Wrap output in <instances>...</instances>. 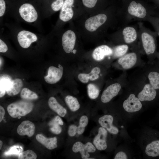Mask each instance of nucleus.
<instances>
[{
	"instance_id": "nucleus-1",
	"label": "nucleus",
	"mask_w": 159,
	"mask_h": 159,
	"mask_svg": "<svg viewBox=\"0 0 159 159\" xmlns=\"http://www.w3.org/2000/svg\"><path fill=\"white\" fill-rule=\"evenodd\" d=\"M120 20L119 10L113 7L89 16H84L74 21L82 39L98 42L107 37V31Z\"/></svg>"
},
{
	"instance_id": "nucleus-2",
	"label": "nucleus",
	"mask_w": 159,
	"mask_h": 159,
	"mask_svg": "<svg viewBox=\"0 0 159 159\" xmlns=\"http://www.w3.org/2000/svg\"><path fill=\"white\" fill-rule=\"evenodd\" d=\"M68 23V28L61 31L58 37L64 52L67 54L75 56L82 52L81 47L82 39L74 21Z\"/></svg>"
},
{
	"instance_id": "nucleus-3",
	"label": "nucleus",
	"mask_w": 159,
	"mask_h": 159,
	"mask_svg": "<svg viewBox=\"0 0 159 159\" xmlns=\"http://www.w3.org/2000/svg\"><path fill=\"white\" fill-rule=\"evenodd\" d=\"M155 14L146 6L137 0H131L122 11H119L120 20L122 18L126 24L135 20L147 21L149 16Z\"/></svg>"
},
{
	"instance_id": "nucleus-4",
	"label": "nucleus",
	"mask_w": 159,
	"mask_h": 159,
	"mask_svg": "<svg viewBox=\"0 0 159 159\" xmlns=\"http://www.w3.org/2000/svg\"><path fill=\"white\" fill-rule=\"evenodd\" d=\"M75 0H64L60 10L59 20L56 29H60L63 25L71 21H74L85 16L83 8L76 5Z\"/></svg>"
},
{
	"instance_id": "nucleus-5",
	"label": "nucleus",
	"mask_w": 159,
	"mask_h": 159,
	"mask_svg": "<svg viewBox=\"0 0 159 159\" xmlns=\"http://www.w3.org/2000/svg\"><path fill=\"white\" fill-rule=\"evenodd\" d=\"M107 37L112 42L119 44H130L138 39V29L135 26L125 25Z\"/></svg>"
},
{
	"instance_id": "nucleus-6",
	"label": "nucleus",
	"mask_w": 159,
	"mask_h": 159,
	"mask_svg": "<svg viewBox=\"0 0 159 159\" xmlns=\"http://www.w3.org/2000/svg\"><path fill=\"white\" fill-rule=\"evenodd\" d=\"M138 39L145 52L147 55L153 54L156 48V32H153L146 27L141 22H138Z\"/></svg>"
},
{
	"instance_id": "nucleus-7",
	"label": "nucleus",
	"mask_w": 159,
	"mask_h": 159,
	"mask_svg": "<svg viewBox=\"0 0 159 159\" xmlns=\"http://www.w3.org/2000/svg\"><path fill=\"white\" fill-rule=\"evenodd\" d=\"M33 107V104L30 102L20 101L9 105L7 110L11 116L16 118L26 115L32 111Z\"/></svg>"
},
{
	"instance_id": "nucleus-8",
	"label": "nucleus",
	"mask_w": 159,
	"mask_h": 159,
	"mask_svg": "<svg viewBox=\"0 0 159 159\" xmlns=\"http://www.w3.org/2000/svg\"><path fill=\"white\" fill-rule=\"evenodd\" d=\"M19 12L21 17L27 22H34L38 18L37 10L30 4L25 3L22 5L19 9Z\"/></svg>"
},
{
	"instance_id": "nucleus-9",
	"label": "nucleus",
	"mask_w": 159,
	"mask_h": 159,
	"mask_svg": "<svg viewBox=\"0 0 159 159\" xmlns=\"http://www.w3.org/2000/svg\"><path fill=\"white\" fill-rule=\"evenodd\" d=\"M113 47L106 44H101L97 47L91 52V55L93 59L97 61L103 60L107 57L113 58Z\"/></svg>"
},
{
	"instance_id": "nucleus-10",
	"label": "nucleus",
	"mask_w": 159,
	"mask_h": 159,
	"mask_svg": "<svg viewBox=\"0 0 159 159\" xmlns=\"http://www.w3.org/2000/svg\"><path fill=\"white\" fill-rule=\"evenodd\" d=\"M17 39L21 47L26 49L29 48L32 43L37 41L38 38L34 33L28 31L22 30L18 33Z\"/></svg>"
},
{
	"instance_id": "nucleus-11",
	"label": "nucleus",
	"mask_w": 159,
	"mask_h": 159,
	"mask_svg": "<svg viewBox=\"0 0 159 159\" xmlns=\"http://www.w3.org/2000/svg\"><path fill=\"white\" fill-rule=\"evenodd\" d=\"M122 106L125 111L129 113H133L140 110L142 108L141 101L133 94H130L125 100Z\"/></svg>"
},
{
	"instance_id": "nucleus-12",
	"label": "nucleus",
	"mask_w": 159,
	"mask_h": 159,
	"mask_svg": "<svg viewBox=\"0 0 159 159\" xmlns=\"http://www.w3.org/2000/svg\"><path fill=\"white\" fill-rule=\"evenodd\" d=\"M72 150L75 153L79 152L82 158L87 159L90 156L89 153L94 152L96 149L95 146L90 142L84 144L81 142L77 141L73 145Z\"/></svg>"
},
{
	"instance_id": "nucleus-13",
	"label": "nucleus",
	"mask_w": 159,
	"mask_h": 159,
	"mask_svg": "<svg viewBox=\"0 0 159 159\" xmlns=\"http://www.w3.org/2000/svg\"><path fill=\"white\" fill-rule=\"evenodd\" d=\"M99 1V0H82L85 16L93 15L105 9L98 4Z\"/></svg>"
},
{
	"instance_id": "nucleus-14",
	"label": "nucleus",
	"mask_w": 159,
	"mask_h": 159,
	"mask_svg": "<svg viewBox=\"0 0 159 159\" xmlns=\"http://www.w3.org/2000/svg\"><path fill=\"white\" fill-rule=\"evenodd\" d=\"M63 70V67L60 64L58 65V67L50 66L48 69L47 75L44 77L45 81L51 84L58 82L62 77Z\"/></svg>"
},
{
	"instance_id": "nucleus-15",
	"label": "nucleus",
	"mask_w": 159,
	"mask_h": 159,
	"mask_svg": "<svg viewBox=\"0 0 159 159\" xmlns=\"http://www.w3.org/2000/svg\"><path fill=\"white\" fill-rule=\"evenodd\" d=\"M107 132L105 129L102 127L99 128L98 133L93 140V144L98 150H104L107 149Z\"/></svg>"
},
{
	"instance_id": "nucleus-16",
	"label": "nucleus",
	"mask_w": 159,
	"mask_h": 159,
	"mask_svg": "<svg viewBox=\"0 0 159 159\" xmlns=\"http://www.w3.org/2000/svg\"><path fill=\"white\" fill-rule=\"evenodd\" d=\"M121 88L120 85L115 83L108 86L102 93L101 100L103 103L110 102L118 94Z\"/></svg>"
},
{
	"instance_id": "nucleus-17",
	"label": "nucleus",
	"mask_w": 159,
	"mask_h": 159,
	"mask_svg": "<svg viewBox=\"0 0 159 159\" xmlns=\"http://www.w3.org/2000/svg\"><path fill=\"white\" fill-rule=\"evenodd\" d=\"M113 117L110 115H105L100 117L98 122L101 127L105 129L109 133L117 135L119 132L118 128L114 125Z\"/></svg>"
},
{
	"instance_id": "nucleus-18",
	"label": "nucleus",
	"mask_w": 159,
	"mask_h": 159,
	"mask_svg": "<svg viewBox=\"0 0 159 159\" xmlns=\"http://www.w3.org/2000/svg\"><path fill=\"white\" fill-rule=\"evenodd\" d=\"M137 55L134 52L126 53L119 58L118 62L125 69L132 67L136 64L137 60Z\"/></svg>"
},
{
	"instance_id": "nucleus-19",
	"label": "nucleus",
	"mask_w": 159,
	"mask_h": 159,
	"mask_svg": "<svg viewBox=\"0 0 159 159\" xmlns=\"http://www.w3.org/2000/svg\"><path fill=\"white\" fill-rule=\"evenodd\" d=\"M156 94V90L150 84H147L138 94L137 97L141 102L151 101L155 99Z\"/></svg>"
},
{
	"instance_id": "nucleus-20",
	"label": "nucleus",
	"mask_w": 159,
	"mask_h": 159,
	"mask_svg": "<svg viewBox=\"0 0 159 159\" xmlns=\"http://www.w3.org/2000/svg\"><path fill=\"white\" fill-rule=\"evenodd\" d=\"M35 130V126L33 123L29 120H25L18 126L17 132L20 135H27L31 137L34 134Z\"/></svg>"
},
{
	"instance_id": "nucleus-21",
	"label": "nucleus",
	"mask_w": 159,
	"mask_h": 159,
	"mask_svg": "<svg viewBox=\"0 0 159 159\" xmlns=\"http://www.w3.org/2000/svg\"><path fill=\"white\" fill-rule=\"evenodd\" d=\"M101 72L100 68L98 67H95L89 73H81L78 76L79 80L83 83H87L89 80L94 81L99 77V74Z\"/></svg>"
},
{
	"instance_id": "nucleus-22",
	"label": "nucleus",
	"mask_w": 159,
	"mask_h": 159,
	"mask_svg": "<svg viewBox=\"0 0 159 159\" xmlns=\"http://www.w3.org/2000/svg\"><path fill=\"white\" fill-rule=\"evenodd\" d=\"M144 152L149 157L159 156V140H154L148 143L145 146Z\"/></svg>"
},
{
	"instance_id": "nucleus-23",
	"label": "nucleus",
	"mask_w": 159,
	"mask_h": 159,
	"mask_svg": "<svg viewBox=\"0 0 159 159\" xmlns=\"http://www.w3.org/2000/svg\"><path fill=\"white\" fill-rule=\"evenodd\" d=\"M23 86L22 80L16 78L11 81L6 92L9 96H14L18 94L21 91Z\"/></svg>"
},
{
	"instance_id": "nucleus-24",
	"label": "nucleus",
	"mask_w": 159,
	"mask_h": 159,
	"mask_svg": "<svg viewBox=\"0 0 159 159\" xmlns=\"http://www.w3.org/2000/svg\"><path fill=\"white\" fill-rule=\"evenodd\" d=\"M37 140L47 149L52 150L57 147V139L56 137L47 138L42 134H38L36 136Z\"/></svg>"
},
{
	"instance_id": "nucleus-25",
	"label": "nucleus",
	"mask_w": 159,
	"mask_h": 159,
	"mask_svg": "<svg viewBox=\"0 0 159 159\" xmlns=\"http://www.w3.org/2000/svg\"><path fill=\"white\" fill-rule=\"evenodd\" d=\"M48 105L50 108L61 117H64L67 113L65 108L61 105L54 97H51L48 100Z\"/></svg>"
},
{
	"instance_id": "nucleus-26",
	"label": "nucleus",
	"mask_w": 159,
	"mask_h": 159,
	"mask_svg": "<svg viewBox=\"0 0 159 159\" xmlns=\"http://www.w3.org/2000/svg\"><path fill=\"white\" fill-rule=\"evenodd\" d=\"M65 100L67 105L72 111L75 112L80 109V105L76 97L71 95H67L65 97Z\"/></svg>"
},
{
	"instance_id": "nucleus-27",
	"label": "nucleus",
	"mask_w": 159,
	"mask_h": 159,
	"mask_svg": "<svg viewBox=\"0 0 159 159\" xmlns=\"http://www.w3.org/2000/svg\"><path fill=\"white\" fill-rule=\"evenodd\" d=\"M129 49L127 44H117L113 47V58H119L126 54Z\"/></svg>"
},
{
	"instance_id": "nucleus-28",
	"label": "nucleus",
	"mask_w": 159,
	"mask_h": 159,
	"mask_svg": "<svg viewBox=\"0 0 159 159\" xmlns=\"http://www.w3.org/2000/svg\"><path fill=\"white\" fill-rule=\"evenodd\" d=\"M87 88L88 95L90 98L95 99L98 97L100 90L97 86L94 84L90 83L88 85Z\"/></svg>"
},
{
	"instance_id": "nucleus-29",
	"label": "nucleus",
	"mask_w": 159,
	"mask_h": 159,
	"mask_svg": "<svg viewBox=\"0 0 159 159\" xmlns=\"http://www.w3.org/2000/svg\"><path fill=\"white\" fill-rule=\"evenodd\" d=\"M150 85L155 90L159 89V73L151 72L148 75Z\"/></svg>"
},
{
	"instance_id": "nucleus-30",
	"label": "nucleus",
	"mask_w": 159,
	"mask_h": 159,
	"mask_svg": "<svg viewBox=\"0 0 159 159\" xmlns=\"http://www.w3.org/2000/svg\"><path fill=\"white\" fill-rule=\"evenodd\" d=\"M20 96L22 98L27 100H35L38 98V95L35 93L26 88L21 90Z\"/></svg>"
},
{
	"instance_id": "nucleus-31",
	"label": "nucleus",
	"mask_w": 159,
	"mask_h": 159,
	"mask_svg": "<svg viewBox=\"0 0 159 159\" xmlns=\"http://www.w3.org/2000/svg\"><path fill=\"white\" fill-rule=\"evenodd\" d=\"M88 118L87 116L84 115L81 117L79 125L77 127V133L78 135H82L84 132L85 127L88 124Z\"/></svg>"
},
{
	"instance_id": "nucleus-32",
	"label": "nucleus",
	"mask_w": 159,
	"mask_h": 159,
	"mask_svg": "<svg viewBox=\"0 0 159 159\" xmlns=\"http://www.w3.org/2000/svg\"><path fill=\"white\" fill-rule=\"evenodd\" d=\"M147 21L153 25L156 30L157 35L159 37V15L150 16L148 17Z\"/></svg>"
},
{
	"instance_id": "nucleus-33",
	"label": "nucleus",
	"mask_w": 159,
	"mask_h": 159,
	"mask_svg": "<svg viewBox=\"0 0 159 159\" xmlns=\"http://www.w3.org/2000/svg\"><path fill=\"white\" fill-rule=\"evenodd\" d=\"M23 150L22 147L19 145H14L11 147L4 154L6 156L12 155H18Z\"/></svg>"
},
{
	"instance_id": "nucleus-34",
	"label": "nucleus",
	"mask_w": 159,
	"mask_h": 159,
	"mask_svg": "<svg viewBox=\"0 0 159 159\" xmlns=\"http://www.w3.org/2000/svg\"><path fill=\"white\" fill-rule=\"evenodd\" d=\"M10 80L6 77H1L0 87V97L5 94L6 90L11 82Z\"/></svg>"
},
{
	"instance_id": "nucleus-35",
	"label": "nucleus",
	"mask_w": 159,
	"mask_h": 159,
	"mask_svg": "<svg viewBox=\"0 0 159 159\" xmlns=\"http://www.w3.org/2000/svg\"><path fill=\"white\" fill-rule=\"evenodd\" d=\"M37 158L36 154L31 150L22 151L18 155L19 159H36Z\"/></svg>"
},
{
	"instance_id": "nucleus-36",
	"label": "nucleus",
	"mask_w": 159,
	"mask_h": 159,
	"mask_svg": "<svg viewBox=\"0 0 159 159\" xmlns=\"http://www.w3.org/2000/svg\"><path fill=\"white\" fill-rule=\"evenodd\" d=\"M64 0H55L51 5V8L52 12L60 11L63 4Z\"/></svg>"
},
{
	"instance_id": "nucleus-37",
	"label": "nucleus",
	"mask_w": 159,
	"mask_h": 159,
	"mask_svg": "<svg viewBox=\"0 0 159 159\" xmlns=\"http://www.w3.org/2000/svg\"><path fill=\"white\" fill-rule=\"evenodd\" d=\"M49 125L50 126V130L53 133L59 134L61 132L62 129L59 125L49 122Z\"/></svg>"
},
{
	"instance_id": "nucleus-38",
	"label": "nucleus",
	"mask_w": 159,
	"mask_h": 159,
	"mask_svg": "<svg viewBox=\"0 0 159 159\" xmlns=\"http://www.w3.org/2000/svg\"><path fill=\"white\" fill-rule=\"evenodd\" d=\"M77 127L74 125H70L68 129V134L71 137L74 136L77 133Z\"/></svg>"
},
{
	"instance_id": "nucleus-39",
	"label": "nucleus",
	"mask_w": 159,
	"mask_h": 159,
	"mask_svg": "<svg viewBox=\"0 0 159 159\" xmlns=\"http://www.w3.org/2000/svg\"><path fill=\"white\" fill-rule=\"evenodd\" d=\"M128 158L127 154L124 151H121L117 152L114 157L115 159H127Z\"/></svg>"
},
{
	"instance_id": "nucleus-40",
	"label": "nucleus",
	"mask_w": 159,
	"mask_h": 159,
	"mask_svg": "<svg viewBox=\"0 0 159 159\" xmlns=\"http://www.w3.org/2000/svg\"><path fill=\"white\" fill-rule=\"evenodd\" d=\"M6 3L4 0H0V17L2 16L6 11Z\"/></svg>"
},
{
	"instance_id": "nucleus-41",
	"label": "nucleus",
	"mask_w": 159,
	"mask_h": 159,
	"mask_svg": "<svg viewBox=\"0 0 159 159\" xmlns=\"http://www.w3.org/2000/svg\"><path fill=\"white\" fill-rule=\"evenodd\" d=\"M8 48L6 44L1 39H0V52L5 53L8 50Z\"/></svg>"
},
{
	"instance_id": "nucleus-42",
	"label": "nucleus",
	"mask_w": 159,
	"mask_h": 159,
	"mask_svg": "<svg viewBox=\"0 0 159 159\" xmlns=\"http://www.w3.org/2000/svg\"><path fill=\"white\" fill-rule=\"evenodd\" d=\"M50 122L57 123L60 125H63V122L61 118L58 116H57L54 119H53Z\"/></svg>"
},
{
	"instance_id": "nucleus-43",
	"label": "nucleus",
	"mask_w": 159,
	"mask_h": 159,
	"mask_svg": "<svg viewBox=\"0 0 159 159\" xmlns=\"http://www.w3.org/2000/svg\"><path fill=\"white\" fill-rule=\"evenodd\" d=\"M5 114V111L4 108L1 106H0V122L3 120Z\"/></svg>"
},
{
	"instance_id": "nucleus-44",
	"label": "nucleus",
	"mask_w": 159,
	"mask_h": 159,
	"mask_svg": "<svg viewBox=\"0 0 159 159\" xmlns=\"http://www.w3.org/2000/svg\"><path fill=\"white\" fill-rule=\"evenodd\" d=\"M3 144V142L1 141H0V149H1Z\"/></svg>"
}]
</instances>
